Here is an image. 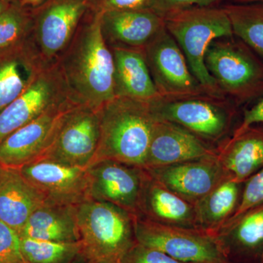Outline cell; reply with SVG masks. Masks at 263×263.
Wrapping results in <instances>:
<instances>
[{
  "instance_id": "25",
  "label": "cell",
  "mask_w": 263,
  "mask_h": 263,
  "mask_svg": "<svg viewBox=\"0 0 263 263\" xmlns=\"http://www.w3.org/2000/svg\"><path fill=\"white\" fill-rule=\"evenodd\" d=\"M241 185L242 183L228 178L195 202L198 228L212 232L221 223L227 222L239 203Z\"/></svg>"
},
{
  "instance_id": "39",
  "label": "cell",
  "mask_w": 263,
  "mask_h": 263,
  "mask_svg": "<svg viewBox=\"0 0 263 263\" xmlns=\"http://www.w3.org/2000/svg\"><path fill=\"white\" fill-rule=\"evenodd\" d=\"M6 167H5L4 166H3L0 164V182H1L3 177H4L5 172H6Z\"/></svg>"
},
{
  "instance_id": "30",
  "label": "cell",
  "mask_w": 263,
  "mask_h": 263,
  "mask_svg": "<svg viewBox=\"0 0 263 263\" xmlns=\"http://www.w3.org/2000/svg\"><path fill=\"white\" fill-rule=\"evenodd\" d=\"M0 263H27L18 232L0 221Z\"/></svg>"
},
{
  "instance_id": "22",
  "label": "cell",
  "mask_w": 263,
  "mask_h": 263,
  "mask_svg": "<svg viewBox=\"0 0 263 263\" xmlns=\"http://www.w3.org/2000/svg\"><path fill=\"white\" fill-rule=\"evenodd\" d=\"M45 203L18 170L7 168L0 182V221L20 235L31 214Z\"/></svg>"
},
{
  "instance_id": "40",
  "label": "cell",
  "mask_w": 263,
  "mask_h": 263,
  "mask_svg": "<svg viewBox=\"0 0 263 263\" xmlns=\"http://www.w3.org/2000/svg\"><path fill=\"white\" fill-rule=\"evenodd\" d=\"M7 1L11 4V3H17V2H19L20 0H7Z\"/></svg>"
},
{
  "instance_id": "24",
  "label": "cell",
  "mask_w": 263,
  "mask_h": 263,
  "mask_svg": "<svg viewBox=\"0 0 263 263\" xmlns=\"http://www.w3.org/2000/svg\"><path fill=\"white\" fill-rule=\"evenodd\" d=\"M217 236L228 257L232 254L243 262H263V204L226 224L224 234Z\"/></svg>"
},
{
  "instance_id": "32",
  "label": "cell",
  "mask_w": 263,
  "mask_h": 263,
  "mask_svg": "<svg viewBox=\"0 0 263 263\" xmlns=\"http://www.w3.org/2000/svg\"><path fill=\"white\" fill-rule=\"evenodd\" d=\"M119 263H185L176 260L157 249L136 242Z\"/></svg>"
},
{
  "instance_id": "18",
  "label": "cell",
  "mask_w": 263,
  "mask_h": 263,
  "mask_svg": "<svg viewBox=\"0 0 263 263\" xmlns=\"http://www.w3.org/2000/svg\"><path fill=\"white\" fill-rule=\"evenodd\" d=\"M138 215L167 226L198 229L195 205L152 179L146 172Z\"/></svg>"
},
{
  "instance_id": "7",
  "label": "cell",
  "mask_w": 263,
  "mask_h": 263,
  "mask_svg": "<svg viewBox=\"0 0 263 263\" xmlns=\"http://www.w3.org/2000/svg\"><path fill=\"white\" fill-rule=\"evenodd\" d=\"M157 119L179 124L202 140L216 141L230 131L239 108L226 97L209 94L150 101Z\"/></svg>"
},
{
  "instance_id": "4",
  "label": "cell",
  "mask_w": 263,
  "mask_h": 263,
  "mask_svg": "<svg viewBox=\"0 0 263 263\" xmlns=\"http://www.w3.org/2000/svg\"><path fill=\"white\" fill-rule=\"evenodd\" d=\"M76 218L89 263H119L136 243L135 216L110 202L87 198L76 206Z\"/></svg>"
},
{
  "instance_id": "19",
  "label": "cell",
  "mask_w": 263,
  "mask_h": 263,
  "mask_svg": "<svg viewBox=\"0 0 263 263\" xmlns=\"http://www.w3.org/2000/svg\"><path fill=\"white\" fill-rule=\"evenodd\" d=\"M115 97L152 101L160 95L152 80L143 49L110 48Z\"/></svg>"
},
{
  "instance_id": "26",
  "label": "cell",
  "mask_w": 263,
  "mask_h": 263,
  "mask_svg": "<svg viewBox=\"0 0 263 263\" xmlns=\"http://www.w3.org/2000/svg\"><path fill=\"white\" fill-rule=\"evenodd\" d=\"M233 34L263 60V3L224 4Z\"/></svg>"
},
{
  "instance_id": "38",
  "label": "cell",
  "mask_w": 263,
  "mask_h": 263,
  "mask_svg": "<svg viewBox=\"0 0 263 263\" xmlns=\"http://www.w3.org/2000/svg\"><path fill=\"white\" fill-rule=\"evenodd\" d=\"M70 263H89L86 260V258L84 257L82 254H79L73 260L71 261Z\"/></svg>"
},
{
  "instance_id": "10",
  "label": "cell",
  "mask_w": 263,
  "mask_h": 263,
  "mask_svg": "<svg viewBox=\"0 0 263 263\" xmlns=\"http://www.w3.org/2000/svg\"><path fill=\"white\" fill-rule=\"evenodd\" d=\"M143 50L161 98L209 94L192 73L184 54L165 26Z\"/></svg>"
},
{
  "instance_id": "1",
  "label": "cell",
  "mask_w": 263,
  "mask_h": 263,
  "mask_svg": "<svg viewBox=\"0 0 263 263\" xmlns=\"http://www.w3.org/2000/svg\"><path fill=\"white\" fill-rule=\"evenodd\" d=\"M100 15L89 8L57 62L71 101L96 110L115 97L113 54L102 35Z\"/></svg>"
},
{
  "instance_id": "8",
  "label": "cell",
  "mask_w": 263,
  "mask_h": 263,
  "mask_svg": "<svg viewBox=\"0 0 263 263\" xmlns=\"http://www.w3.org/2000/svg\"><path fill=\"white\" fill-rule=\"evenodd\" d=\"M89 8V0H46L32 10L29 43L44 67L57 65Z\"/></svg>"
},
{
  "instance_id": "23",
  "label": "cell",
  "mask_w": 263,
  "mask_h": 263,
  "mask_svg": "<svg viewBox=\"0 0 263 263\" xmlns=\"http://www.w3.org/2000/svg\"><path fill=\"white\" fill-rule=\"evenodd\" d=\"M20 236L62 243L79 242L76 206L43 204L29 216Z\"/></svg>"
},
{
  "instance_id": "34",
  "label": "cell",
  "mask_w": 263,
  "mask_h": 263,
  "mask_svg": "<svg viewBox=\"0 0 263 263\" xmlns=\"http://www.w3.org/2000/svg\"><path fill=\"white\" fill-rule=\"evenodd\" d=\"M253 125L263 126V96L252 107L243 110L241 122L234 133H239Z\"/></svg>"
},
{
  "instance_id": "12",
  "label": "cell",
  "mask_w": 263,
  "mask_h": 263,
  "mask_svg": "<svg viewBox=\"0 0 263 263\" xmlns=\"http://www.w3.org/2000/svg\"><path fill=\"white\" fill-rule=\"evenodd\" d=\"M87 175L89 198L110 202L138 215L144 170L119 161L101 160L90 164Z\"/></svg>"
},
{
  "instance_id": "35",
  "label": "cell",
  "mask_w": 263,
  "mask_h": 263,
  "mask_svg": "<svg viewBox=\"0 0 263 263\" xmlns=\"http://www.w3.org/2000/svg\"><path fill=\"white\" fill-rule=\"evenodd\" d=\"M46 0H20V3L26 8L33 10L41 6Z\"/></svg>"
},
{
  "instance_id": "5",
  "label": "cell",
  "mask_w": 263,
  "mask_h": 263,
  "mask_svg": "<svg viewBox=\"0 0 263 263\" xmlns=\"http://www.w3.org/2000/svg\"><path fill=\"white\" fill-rule=\"evenodd\" d=\"M205 65L224 96L238 107L263 96V60L235 35L214 40Z\"/></svg>"
},
{
  "instance_id": "13",
  "label": "cell",
  "mask_w": 263,
  "mask_h": 263,
  "mask_svg": "<svg viewBox=\"0 0 263 263\" xmlns=\"http://www.w3.org/2000/svg\"><path fill=\"white\" fill-rule=\"evenodd\" d=\"M17 170L46 203L77 206L89 198L87 168L41 159Z\"/></svg>"
},
{
  "instance_id": "15",
  "label": "cell",
  "mask_w": 263,
  "mask_h": 263,
  "mask_svg": "<svg viewBox=\"0 0 263 263\" xmlns=\"http://www.w3.org/2000/svg\"><path fill=\"white\" fill-rule=\"evenodd\" d=\"M143 169L152 179L193 204L229 178L218 155Z\"/></svg>"
},
{
  "instance_id": "31",
  "label": "cell",
  "mask_w": 263,
  "mask_h": 263,
  "mask_svg": "<svg viewBox=\"0 0 263 263\" xmlns=\"http://www.w3.org/2000/svg\"><path fill=\"white\" fill-rule=\"evenodd\" d=\"M224 0H149L148 8L162 18L194 7H217Z\"/></svg>"
},
{
  "instance_id": "36",
  "label": "cell",
  "mask_w": 263,
  "mask_h": 263,
  "mask_svg": "<svg viewBox=\"0 0 263 263\" xmlns=\"http://www.w3.org/2000/svg\"><path fill=\"white\" fill-rule=\"evenodd\" d=\"M226 4H248V3H263V0H226Z\"/></svg>"
},
{
  "instance_id": "3",
  "label": "cell",
  "mask_w": 263,
  "mask_h": 263,
  "mask_svg": "<svg viewBox=\"0 0 263 263\" xmlns=\"http://www.w3.org/2000/svg\"><path fill=\"white\" fill-rule=\"evenodd\" d=\"M164 22L195 79L209 94L226 97L205 65V53L214 40L234 36L222 6L186 8L167 15Z\"/></svg>"
},
{
  "instance_id": "21",
  "label": "cell",
  "mask_w": 263,
  "mask_h": 263,
  "mask_svg": "<svg viewBox=\"0 0 263 263\" xmlns=\"http://www.w3.org/2000/svg\"><path fill=\"white\" fill-rule=\"evenodd\" d=\"M218 159L230 179L245 183L263 167V126L233 133Z\"/></svg>"
},
{
  "instance_id": "2",
  "label": "cell",
  "mask_w": 263,
  "mask_h": 263,
  "mask_svg": "<svg viewBox=\"0 0 263 263\" xmlns=\"http://www.w3.org/2000/svg\"><path fill=\"white\" fill-rule=\"evenodd\" d=\"M98 113L100 139L93 162L112 160L143 168L157 121L150 101L114 97Z\"/></svg>"
},
{
  "instance_id": "16",
  "label": "cell",
  "mask_w": 263,
  "mask_h": 263,
  "mask_svg": "<svg viewBox=\"0 0 263 263\" xmlns=\"http://www.w3.org/2000/svg\"><path fill=\"white\" fill-rule=\"evenodd\" d=\"M217 156L204 140L176 123L157 119L143 168Z\"/></svg>"
},
{
  "instance_id": "14",
  "label": "cell",
  "mask_w": 263,
  "mask_h": 263,
  "mask_svg": "<svg viewBox=\"0 0 263 263\" xmlns=\"http://www.w3.org/2000/svg\"><path fill=\"white\" fill-rule=\"evenodd\" d=\"M75 105L52 109L6 137L0 143V164L18 169L42 158L54 140L62 117Z\"/></svg>"
},
{
  "instance_id": "29",
  "label": "cell",
  "mask_w": 263,
  "mask_h": 263,
  "mask_svg": "<svg viewBox=\"0 0 263 263\" xmlns=\"http://www.w3.org/2000/svg\"><path fill=\"white\" fill-rule=\"evenodd\" d=\"M245 183L238 207L224 226L236 220L251 209L263 204V167Z\"/></svg>"
},
{
  "instance_id": "17",
  "label": "cell",
  "mask_w": 263,
  "mask_h": 263,
  "mask_svg": "<svg viewBox=\"0 0 263 263\" xmlns=\"http://www.w3.org/2000/svg\"><path fill=\"white\" fill-rule=\"evenodd\" d=\"M164 27V18L148 8L107 11L100 15L102 35L110 49H143Z\"/></svg>"
},
{
  "instance_id": "27",
  "label": "cell",
  "mask_w": 263,
  "mask_h": 263,
  "mask_svg": "<svg viewBox=\"0 0 263 263\" xmlns=\"http://www.w3.org/2000/svg\"><path fill=\"white\" fill-rule=\"evenodd\" d=\"M21 246L27 263H70L81 253L79 242L62 243L21 236Z\"/></svg>"
},
{
  "instance_id": "33",
  "label": "cell",
  "mask_w": 263,
  "mask_h": 263,
  "mask_svg": "<svg viewBox=\"0 0 263 263\" xmlns=\"http://www.w3.org/2000/svg\"><path fill=\"white\" fill-rule=\"evenodd\" d=\"M148 5L149 0H89V8L98 13L146 9Z\"/></svg>"
},
{
  "instance_id": "6",
  "label": "cell",
  "mask_w": 263,
  "mask_h": 263,
  "mask_svg": "<svg viewBox=\"0 0 263 263\" xmlns=\"http://www.w3.org/2000/svg\"><path fill=\"white\" fill-rule=\"evenodd\" d=\"M136 242L185 263H231L216 234L202 229L167 226L135 216Z\"/></svg>"
},
{
  "instance_id": "20",
  "label": "cell",
  "mask_w": 263,
  "mask_h": 263,
  "mask_svg": "<svg viewBox=\"0 0 263 263\" xmlns=\"http://www.w3.org/2000/svg\"><path fill=\"white\" fill-rule=\"evenodd\" d=\"M43 67L28 41L0 51V112L29 87Z\"/></svg>"
},
{
  "instance_id": "11",
  "label": "cell",
  "mask_w": 263,
  "mask_h": 263,
  "mask_svg": "<svg viewBox=\"0 0 263 263\" xmlns=\"http://www.w3.org/2000/svg\"><path fill=\"white\" fill-rule=\"evenodd\" d=\"M100 139L98 110L75 105L62 117L51 147L41 159L87 168L95 160Z\"/></svg>"
},
{
  "instance_id": "37",
  "label": "cell",
  "mask_w": 263,
  "mask_h": 263,
  "mask_svg": "<svg viewBox=\"0 0 263 263\" xmlns=\"http://www.w3.org/2000/svg\"><path fill=\"white\" fill-rule=\"evenodd\" d=\"M10 5V3H8L7 0H0V15L9 7Z\"/></svg>"
},
{
  "instance_id": "9",
  "label": "cell",
  "mask_w": 263,
  "mask_h": 263,
  "mask_svg": "<svg viewBox=\"0 0 263 263\" xmlns=\"http://www.w3.org/2000/svg\"><path fill=\"white\" fill-rule=\"evenodd\" d=\"M70 103H73L58 65L43 67L29 87L0 112V143L46 112Z\"/></svg>"
},
{
  "instance_id": "28",
  "label": "cell",
  "mask_w": 263,
  "mask_h": 263,
  "mask_svg": "<svg viewBox=\"0 0 263 263\" xmlns=\"http://www.w3.org/2000/svg\"><path fill=\"white\" fill-rule=\"evenodd\" d=\"M32 24V10L21 4L11 3L0 15V51L27 42Z\"/></svg>"
}]
</instances>
